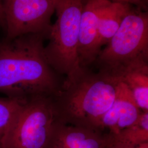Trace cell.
Listing matches in <instances>:
<instances>
[{
    "instance_id": "3",
    "label": "cell",
    "mask_w": 148,
    "mask_h": 148,
    "mask_svg": "<svg viewBox=\"0 0 148 148\" xmlns=\"http://www.w3.org/2000/svg\"><path fill=\"white\" fill-rule=\"evenodd\" d=\"M84 0H57V19L48 30L49 42L44 48L48 63L65 80L77 77L85 69L79 64L78 47L79 22Z\"/></svg>"
},
{
    "instance_id": "13",
    "label": "cell",
    "mask_w": 148,
    "mask_h": 148,
    "mask_svg": "<svg viewBox=\"0 0 148 148\" xmlns=\"http://www.w3.org/2000/svg\"><path fill=\"white\" fill-rule=\"evenodd\" d=\"M108 134L112 140L130 146L148 143V111H143L137 121L129 127L115 134Z\"/></svg>"
},
{
    "instance_id": "11",
    "label": "cell",
    "mask_w": 148,
    "mask_h": 148,
    "mask_svg": "<svg viewBox=\"0 0 148 148\" xmlns=\"http://www.w3.org/2000/svg\"><path fill=\"white\" fill-rule=\"evenodd\" d=\"M124 2L104 0L98 20V46L101 50L116 33L131 8Z\"/></svg>"
},
{
    "instance_id": "6",
    "label": "cell",
    "mask_w": 148,
    "mask_h": 148,
    "mask_svg": "<svg viewBox=\"0 0 148 148\" xmlns=\"http://www.w3.org/2000/svg\"><path fill=\"white\" fill-rule=\"evenodd\" d=\"M7 40L30 34H47L55 12L52 0H2Z\"/></svg>"
},
{
    "instance_id": "14",
    "label": "cell",
    "mask_w": 148,
    "mask_h": 148,
    "mask_svg": "<svg viewBox=\"0 0 148 148\" xmlns=\"http://www.w3.org/2000/svg\"><path fill=\"white\" fill-rule=\"evenodd\" d=\"M108 143L106 148H148V143L138 146H130L112 140L108 134Z\"/></svg>"
},
{
    "instance_id": "4",
    "label": "cell",
    "mask_w": 148,
    "mask_h": 148,
    "mask_svg": "<svg viewBox=\"0 0 148 148\" xmlns=\"http://www.w3.org/2000/svg\"><path fill=\"white\" fill-rule=\"evenodd\" d=\"M148 60V15L131 9L95 61L100 71L112 75L134 62Z\"/></svg>"
},
{
    "instance_id": "7",
    "label": "cell",
    "mask_w": 148,
    "mask_h": 148,
    "mask_svg": "<svg viewBox=\"0 0 148 148\" xmlns=\"http://www.w3.org/2000/svg\"><path fill=\"white\" fill-rule=\"evenodd\" d=\"M104 0L84 2L79 22L78 54L82 68L95 62L101 49L98 46V20Z\"/></svg>"
},
{
    "instance_id": "9",
    "label": "cell",
    "mask_w": 148,
    "mask_h": 148,
    "mask_svg": "<svg viewBox=\"0 0 148 148\" xmlns=\"http://www.w3.org/2000/svg\"><path fill=\"white\" fill-rule=\"evenodd\" d=\"M108 134L58 121L47 148H106Z\"/></svg>"
},
{
    "instance_id": "10",
    "label": "cell",
    "mask_w": 148,
    "mask_h": 148,
    "mask_svg": "<svg viewBox=\"0 0 148 148\" xmlns=\"http://www.w3.org/2000/svg\"><path fill=\"white\" fill-rule=\"evenodd\" d=\"M111 75L127 86L142 111H148V60L134 62Z\"/></svg>"
},
{
    "instance_id": "15",
    "label": "cell",
    "mask_w": 148,
    "mask_h": 148,
    "mask_svg": "<svg viewBox=\"0 0 148 148\" xmlns=\"http://www.w3.org/2000/svg\"><path fill=\"white\" fill-rule=\"evenodd\" d=\"M0 24L4 25V16H3L2 0H0Z\"/></svg>"
},
{
    "instance_id": "8",
    "label": "cell",
    "mask_w": 148,
    "mask_h": 148,
    "mask_svg": "<svg viewBox=\"0 0 148 148\" xmlns=\"http://www.w3.org/2000/svg\"><path fill=\"white\" fill-rule=\"evenodd\" d=\"M142 112L131 90L119 80L115 101L101 119L100 131L104 132L108 130L109 134H117L137 121Z\"/></svg>"
},
{
    "instance_id": "17",
    "label": "cell",
    "mask_w": 148,
    "mask_h": 148,
    "mask_svg": "<svg viewBox=\"0 0 148 148\" xmlns=\"http://www.w3.org/2000/svg\"><path fill=\"white\" fill-rule=\"evenodd\" d=\"M52 1H53V2H56V1H57V0H52Z\"/></svg>"
},
{
    "instance_id": "16",
    "label": "cell",
    "mask_w": 148,
    "mask_h": 148,
    "mask_svg": "<svg viewBox=\"0 0 148 148\" xmlns=\"http://www.w3.org/2000/svg\"><path fill=\"white\" fill-rule=\"evenodd\" d=\"M126 2H127L128 3L129 2H132V3H136L138 2L139 1V0H125Z\"/></svg>"
},
{
    "instance_id": "12",
    "label": "cell",
    "mask_w": 148,
    "mask_h": 148,
    "mask_svg": "<svg viewBox=\"0 0 148 148\" xmlns=\"http://www.w3.org/2000/svg\"><path fill=\"white\" fill-rule=\"evenodd\" d=\"M28 98H0V148H8L13 127Z\"/></svg>"
},
{
    "instance_id": "1",
    "label": "cell",
    "mask_w": 148,
    "mask_h": 148,
    "mask_svg": "<svg viewBox=\"0 0 148 148\" xmlns=\"http://www.w3.org/2000/svg\"><path fill=\"white\" fill-rule=\"evenodd\" d=\"M47 34H30L0 43V92L8 97H56L63 82L44 52Z\"/></svg>"
},
{
    "instance_id": "2",
    "label": "cell",
    "mask_w": 148,
    "mask_h": 148,
    "mask_svg": "<svg viewBox=\"0 0 148 148\" xmlns=\"http://www.w3.org/2000/svg\"><path fill=\"white\" fill-rule=\"evenodd\" d=\"M119 81L116 76L88 69L64 80L54 97L58 121L100 131L101 119L115 101Z\"/></svg>"
},
{
    "instance_id": "5",
    "label": "cell",
    "mask_w": 148,
    "mask_h": 148,
    "mask_svg": "<svg viewBox=\"0 0 148 148\" xmlns=\"http://www.w3.org/2000/svg\"><path fill=\"white\" fill-rule=\"evenodd\" d=\"M54 96L29 97L13 127L8 148H47L58 119Z\"/></svg>"
}]
</instances>
